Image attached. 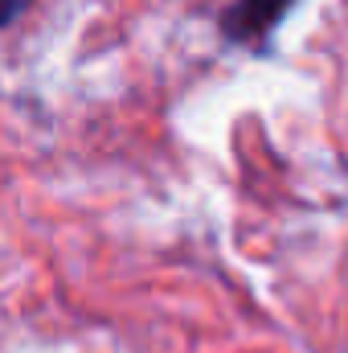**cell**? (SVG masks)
Instances as JSON below:
<instances>
[{"label":"cell","instance_id":"1","mask_svg":"<svg viewBox=\"0 0 348 353\" xmlns=\"http://www.w3.org/2000/svg\"><path fill=\"white\" fill-rule=\"evenodd\" d=\"M295 0H242L238 8L226 12V33L234 41H254L262 33H270L279 25V17L291 8Z\"/></svg>","mask_w":348,"mask_h":353},{"label":"cell","instance_id":"2","mask_svg":"<svg viewBox=\"0 0 348 353\" xmlns=\"http://www.w3.org/2000/svg\"><path fill=\"white\" fill-rule=\"evenodd\" d=\"M25 8H29V0H0V29H4L8 21H17Z\"/></svg>","mask_w":348,"mask_h":353}]
</instances>
